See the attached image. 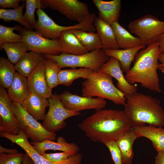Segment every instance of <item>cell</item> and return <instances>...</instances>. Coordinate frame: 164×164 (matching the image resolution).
Masks as SVG:
<instances>
[{"instance_id":"1","label":"cell","mask_w":164,"mask_h":164,"mask_svg":"<svg viewBox=\"0 0 164 164\" xmlns=\"http://www.w3.org/2000/svg\"><path fill=\"white\" fill-rule=\"evenodd\" d=\"M133 126L124 111L105 109L97 111L78 125L87 137L102 143L116 141Z\"/></svg>"},{"instance_id":"2","label":"cell","mask_w":164,"mask_h":164,"mask_svg":"<svg viewBox=\"0 0 164 164\" xmlns=\"http://www.w3.org/2000/svg\"><path fill=\"white\" fill-rule=\"evenodd\" d=\"M160 53L158 41L138 52L133 66L125 76L127 81L131 84L138 83L150 90L162 92L157 71Z\"/></svg>"},{"instance_id":"3","label":"cell","mask_w":164,"mask_h":164,"mask_svg":"<svg viewBox=\"0 0 164 164\" xmlns=\"http://www.w3.org/2000/svg\"><path fill=\"white\" fill-rule=\"evenodd\" d=\"M125 97L124 111L133 127L146 124L156 127L164 126V111L159 99L137 92Z\"/></svg>"},{"instance_id":"4","label":"cell","mask_w":164,"mask_h":164,"mask_svg":"<svg viewBox=\"0 0 164 164\" xmlns=\"http://www.w3.org/2000/svg\"><path fill=\"white\" fill-rule=\"evenodd\" d=\"M110 75L99 71H94L82 83V96L94 97L109 100L116 104L124 105L125 94L113 84Z\"/></svg>"},{"instance_id":"5","label":"cell","mask_w":164,"mask_h":164,"mask_svg":"<svg viewBox=\"0 0 164 164\" xmlns=\"http://www.w3.org/2000/svg\"><path fill=\"white\" fill-rule=\"evenodd\" d=\"M38 19L34 29L35 32L43 36L50 39H58L63 31L77 29L94 32L96 28L93 23L96 18L94 13H91L82 23L74 26H63L57 24L42 9L36 11Z\"/></svg>"},{"instance_id":"6","label":"cell","mask_w":164,"mask_h":164,"mask_svg":"<svg viewBox=\"0 0 164 164\" xmlns=\"http://www.w3.org/2000/svg\"><path fill=\"white\" fill-rule=\"evenodd\" d=\"M44 57L56 62L60 68L77 67L98 71L101 67L109 60V56L102 49L89 52L84 54L74 55L62 53L58 55L44 54Z\"/></svg>"},{"instance_id":"7","label":"cell","mask_w":164,"mask_h":164,"mask_svg":"<svg viewBox=\"0 0 164 164\" xmlns=\"http://www.w3.org/2000/svg\"><path fill=\"white\" fill-rule=\"evenodd\" d=\"M128 28L144 45H148L157 41L164 33V21L148 14L131 22Z\"/></svg>"},{"instance_id":"8","label":"cell","mask_w":164,"mask_h":164,"mask_svg":"<svg viewBox=\"0 0 164 164\" xmlns=\"http://www.w3.org/2000/svg\"><path fill=\"white\" fill-rule=\"evenodd\" d=\"M13 109L19 126L32 142H41L45 139H56L55 132L46 130L42 124L28 113L19 103L13 102Z\"/></svg>"},{"instance_id":"9","label":"cell","mask_w":164,"mask_h":164,"mask_svg":"<svg viewBox=\"0 0 164 164\" xmlns=\"http://www.w3.org/2000/svg\"><path fill=\"white\" fill-rule=\"evenodd\" d=\"M48 100L49 110L43 120L42 125L49 132H55L63 128L67 125L65 121L66 119L81 114L80 112L66 108L56 93Z\"/></svg>"},{"instance_id":"10","label":"cell","mask_w":164,"mask_h":164,"mask_svg":"<svg viewBox=\"0 0 164 164\" xmlns=\"http://www.w3.org/2000/svg\"><path fill=\"white\" fill-rule=\"evenodd\" d=\"M22 36L21 42L29 50L39 54L58 55L62 53L59 39L46 38L35 31L22 27L18 31Z\"/></svg>"},{"instance_id":"11","label":"cell","mask_w":164,"mask_h":164,"mask_svg":"<svg viewBox=\"0 0 164 164\" xmlns=\"http://www.w3.org/2000/svg\"><path fill=\"white\" fill-rule=\"evenodd\" d=\"M0 136L9 139L12 143L15 144L21 147L31 157L35 164H81V163L82 155L79 152L70 156L66 160L61 162H54L47 160L34 148L22 129L16 135L0 132Z\"/></svg>"},{"instance_id":"12","label":"cell","mask_w":164,"mask_h":164,"mask_svg":"<svg viewBox=\"0 0 164 164\" xmlns=\"http://www.w3.org/2000/svg\"><path fill=\"white\" fill-rule=\"evenodd\" d=\"M45 8H49L68 19L82 22L91 14L87 4L77 0H41Z\"/></svg>"},{"instance_id":"13","label":"cell","mask_w":164,"mask_h":164,"mask_svg":"<svg viewBox=\"0 0 164 164\" xmlns=\"http://www.w3.org/2000/svg\"><path fill=\"white\" fill-rule=\"evenodd\" d=\"M13 101L5 89L0 87V132L18 134L21 128L14 114Z\"/></svg>"},{"instance_id":"14","label":"cell","mask_w":164,"mask_h":164,"mask_svg":"<svg viewBox=\"0 0 164 164\" xmlns=\"http://www.w3.org/2000/svg\"><path fill=\"white\" fill-rule=\"evenodd\" d=\"M58 96L66 108L77 112L87 109L100 110L104 108L107 104L103 98L80 96L73 94L68 91L58 94Z\"/></svg>"},{"instance_id":"15","label":"cell","mask_w":164,"mask_h":164,"mask_svg":"<svg viewBox=\"0 0 164 164\" xmlns=\"http://www.w3.org/2000/svg\"><path fill=\"white\" fill-rule=\"evenodd\" d=\"M44 59L41 61L27 77L28 88L30 93L36 94L49 99L53 94L46 80Z\"/></svg>"},{"instance_id":"16","label":"cell","mask_w":164,"mask_h":164,"mask_svg":"<svg viewBox=\"0 0 164 164\" xmlns=\"http://www.w3.org/2000/svg\"><path fill=\"white\" fill-rule=\"evenodd\" d=\"M99 71L108 74L115 78L118 81L117 88L125 96L137 92V86L130 84L127 81L123 74L119 62L115 58L110 57L109 60L102 65Z\"/></svg>"},{"instance_id":"17","label":"cell","mask_w":164,"mask_h":164,"mask_svg":"<svg viewBox=\"0 0 164 164\" xmlns=\"http://www.w3.org/2000/svg\"><path fill=\"white\" fill-rule=\"evenodd\" d=\"M34 148L41 155L48 150H59L74 155L78 153L80 150L78 146L73 142H66L62 136L57 137L56 142L49 139H45L41 142H30Z\"/></svg>"},{"instance_id":"18","label":"cell","mask_w":164,"mask_h":164,"mask_svg":"<svg viewBox=\"0 0 164 164\" xmlns=\"http://www.w3.org/2000/svg\"><path fill=\"white\" fill-rule=\"evenodd\" d=\"M93 2L98 11L99 18L110 25L118 21L121 9V0H93Z\"/></svg>"},{"instance_id":"19","label":"cell","mask_w":164,"mask_h":164,"mask_svg":"<svg viewBox=\"0 0 164 164\" xmlns=\"http://www.w3.org/2000/svg\"><path fill=\"white\" fill-rule=\"evenodd\" d=\"M24 109L38 121L43 120L46 108L49 106L48 99L38 94L30 93L21 104Z\"/></svg>"},{"instance_id":"20","label":"cell","mask_w":164,"mask_h":164,"mask_svg":"<svg viewBox=\"0 0 164 164\" xmlns=\"http://www.w3.org/2000/svg\"><path fill=\"white\" fill-rule=\"evenodd\" d=\"M132 128L138 138L145 137L150 140L157 152H164V128L162 127L149 125L133 126Z\"/></svg>"},{"instance_id":"21","label":"cell","mask_w":164,"mask_h":164,"mask_svg":"<svg viewBox=\"0 0 164 164\" xmlns=\"http://www.w3.org/2000/svg\"><path fill=\"white\" fill-rule=\"evenodd\" d=\"M7 92L13 102L21 104L29 95L27 78L16 72Z\"/></svg>"},{"instance_id":"22","label":"cell","mask_w":164,"mask_h":164,"mask_svg":"<svg viewBox=\"0 0 164 164\" xmlns=\"http://www.w3.org/2000/svg\"><path fill=\"white\" fill-rule=\"evenodd\" d=\"M94 24L100 39L103 50L118 49L117 42L111 26L97 17Z\"/></svg>"},{"instance_id":"23","label":"cell","mask_w":164,"mask_h":164,"mask_svg":"<svg viewBox=\"0 0 164 164\" xmlns=\"http://www.w3.org/2000/svg\"><path fill=\"white\" fill-rule=\"evenodd\" d=\"M145 46V45H142L129 49L105 50L104 51L107 56L114 57L119 62L122 72L126 73L130 70L131 63L135 60L138 51Z\"/></svg>"},{"instance_id":"24","label":"cell","mask_w":164,"mask_h":164,"mask_svg":"<svg viewBox=\"0 0 164 164\" xmlns=\"http://www.w3.org/2000/svg\"><path fill=\"white\" fill-rule=\"evenodd\" d=\"M111 26L120 48L123 49H129L144 45L138 37L132 35L122 27L118 21L114 22Z\"/></svg>"},{"instance_id":"25","label":"cell","mask_w":164,"mask_h":164,"mask_svg":"<svg viewBox=\"0 0 164 164\" xmlns=\"http://www.w3.org/2000/svg\"><path fill=\"white\" fill-rule=\"evenodd\" d=\"M71 30H67L63 32L59 38L62 49V53L80 55L88 53Z\"/></svg>"},{"instance_id":"26","label":"cell","mask_w":164,"mask_h":164,"mask_svg":"<svg viewBox=\"0 0 164 164\" xmlns=\"http://www.w3.org/2000/svg\"><path fill=\"white\" fill-rule=\"evenodd\" d=\"M138 138L132 128L116 141L121 152L124 164H132L134 156L133 145L135 140Z\"/></svg>"},{"instance_id":"27","label":"cell","mask_w":164,"mask_h":164,"mask_svg":"<svg viewBox=\"0 0 164 164\" xmlns=\"http://www.w3.org/2000/svg\"><path fill=\"white\" fill-rule=\"evenodd\" d=\"M44 59V56L42 54L32 51L27 52L14 65L15 70L27 78Z\"/></svg>"},{"instance_id":"28","label":"cell","mask_w":164,"mask_h":164,"mask_svg":"<svg viewBox=\"0 0 164 164\" xmlns=\"http://www.w3.org/2000/svg\"><path fill=\"white\" fill-rule=\"evenodd\" d=\"M82 46L88 52L102 49V45L98 34L81 30L71 29Z\"/></svg>"},{"instance_id":"29","label":"cell","mask_w":164,"mask_h":164,"mask_svg":"<svg viewBox=\"0 0 164 164\" xmlns=\"http://www.w3.org/2000/svg\"><path fill=\"white\" fill-rule=\"evenodd\" d=\"M93 72L90 69L81 68L61 70L58 75L59 84L70 86L74 80L80 78L86 80Z\"/></svg>"},{"instance_id":"30","label":"cell","mask_w":164,"mask_h":164,"mask_svg":"<svg viewBox=\"0 0 164 164\" xmlns=\"http://www.w3.org/2000/svg\"><path fill=\"white\" fill-rule=\"evenodd\" d=\"M3 50L5 51L9 61L15 65L29 50L27 46L21 41L5 43L0 50Z\"/></svg>"},{"instance_id":"31","label":"cell","mask_w":164,"mask_h":164,"mask_svg":"<svg viewBox=\"0 0 164 164\" xmlns=\"http://www.w3.org/2000/svg\"><path fill=\"white\" fill-rule=\"evenodd\" d=\"M25 3L24 2L20 7L11 9H0V19L5 22L12 21L19 23L27 29L33 30V28L25 21L23 11Z\"/></svg>"},{"instance_id":"32","label":"cell","mask_w":164,"mask_h":164,"mask_svg":"<svg viewBox=\"0 0 164 164\" xmlns=\"http://www.w3.org/2000/svg\"><path fill=\"white\" fill-rule=\"evenodd\" d=\"M16 72L14 65L8 60L0 57L1 87L8 89L12 82Z\"/></svg>"},{"instance_id":"33","label":"cell","mask_w":164,"mask_h":164,"mask_svg":"<svg viewBox=\"0 0 164 164\" xmlns=\"http://www.w3.org/2000/svg\"><path fill=\"white\" fill-rule=\"evenodd\" d=\"M44 64L46 82L52 89L59 85L58 75L61 69L56 62L49 58L45 60Z\"/></svg>"},{"instance_id":"34","label":"cell","mask_w":164,"mask_h":164,"mask_svg":"<svg viewBox=\"0 0 164 164\" xmlns=\"http://www.w3.org/2000/svg\"><path fill=\"white\" fill-rule=\"evenodd\" d=\"M22 27L16 25L13 27H8L0 25V49L5 43H12L21 41L22 36L14 32V30L19 31Z\"/></svg>"},{"instance_id":"35","label":"cell","mask_w":164,"mask_h":164,"mask_svg":"<svg viewBox=\"0 0 164 164\" xmlns=\"http://www.w3.org/2000/svg\"><path fill=\"white\" fill-rule=\"evenodd\" d=\"M26 11L23 15L25 21L34 29L36 22L35 19V12L36 9H45L41 0H26Z\"/></svg>"},{"instance_id":"36","label":"cell","mask_w":164,"mask_h":164,"mask_svg":"<svg viewBox=\"0 0 164 164\" xmlns=\"http://www.w3.org/2000/svg\"><path fill=\"white\" fill-rule=\"evenodd\" d=\"M102 143L109 150L114 164H123L121 154L116 141L104 142Z\"/></svg>"},{"instance_id":"37","label":"cell","mask_w":164,"mask_h":164,"mask_svg":"<svg viewBox=\"0 0 164 164\" xmlns=\"http://www.w3.org/2000/svg\"><path fill=\"white\" fill-rule=\"evenodd\" d=\"M24 154L0 153V164H22Z\"/></svg>"},{"instance_id":"38","label":"cell","mask_w":164,"mask_h":164,"mask_svg":"<svg viewBox=\"0 0 164 164\" xmlns=\"http://www.w3.org/2000/svg\"><path fill=\"white\" fill-rule=\"evenodd\" d=\"M73 155L65 152L56 153H45L42 155L47 160L54 162L63 161L66 160L69 156Z\"/></svg>"},{"instance_id":"39","label":"cell","mask_w":164,"mask_h":164,"mask_svg":"<svg viewBox=\"0 0 164 164\" xmlns=\"http://www.w3.org/2000/svg\"><path fill=\"white\" fill-rule=\"evenodd\" d=\"M22 0H0V7L2 9L13 8L15 9L20 7L19 3Z\"/></svg>"},{"instance_id":"40","label":"cell","mask_w":164,"mask_h":164,"mask_svg":"<svg viewBox=\"0 0 164 164\" xmlns=\"http://www.w3.org/2000/svg\"><path fill=\"white\" fill-rule=\"evenodd\" d=\"M155 164H164V152L158 151L155 158Z\"/></svg>"},{"instance_id":"41","label":"cell","mask_w":164,"mask_h":164,"mask_svg":"<svg viewBox=\"0 0 164 164\" xmlns=\"http://www.w3.org/2000/svg\"><path fill=\"white\" fill-rule=\"evenodd\" d=\"M18 152L17 150L15 149H9L2 147L0 145V153H5L8 154H14Z\"/></svg>"},{"instance_id":"42","label":"cell","mask_w":164,"mask_h":164,"mask_svg":"<svg viewBox=\"0 0 164 164\" xmlns=\"http://www.w3.org/2000/svg\"><path fill=\"white\" fill-rule=\"evenodd\" d=\"M22 164H35L31 157L26 153L24 154Z\"/></svg>"},{"instance_id":"43","label":"cell","mask_w":164,"mask_h":164,"mask_svg":"<svg viewBox=\"0 0 164 164\" xmlns=\"http://www.w3.org/2000/svg\"><path fill=\"white\" fill-rule=\"evenodd\" d=\"M159 44L161 53L164 54V33L158 40Z\"/></svg>"},{"instance_id":"44","label":"cell","mask_w":164,"mask_h":164,"mask_svg":"<svg viewBox=\"0 0 164 164\" xmlns=\"http://www.w3.org/2000/svg\"><path fill=\"white\" fill-rule=\"evenodd\" d=\"M158 60L161 63L159 64L158 68L159 67L164 66V54L160 53L158 59Z\"/></svg>"},{"instance_id":"45","label":"cell","mask_w":164,"mask_h":164,"mask_svg":"<svg viewBox=\"0 0 164 164\" xmlns=\"http://www.w3.org/2000/svg\"><path fill=\"white\" fill-rule=\"evenodd\" d=\"M158 68L160 69L162 72L164 74V66L159 67Z\"/></svg>"}]
</instances>
